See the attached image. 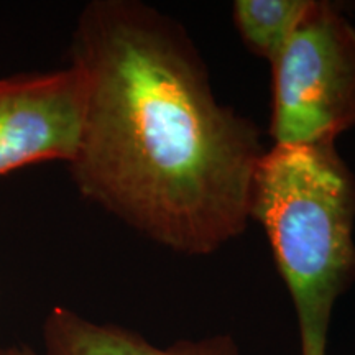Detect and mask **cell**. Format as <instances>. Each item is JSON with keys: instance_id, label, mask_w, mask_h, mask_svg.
Wrapping results in <instances>:
<instances>
[{"instance_id": "1", "label": "cell", "mask_w": 355, "mask_h": 355, "mask_svg": "<svg viewBox=\"0 0 355 355\" xmlns=\"http://www.w3.org/2000/svg\"><path fill=\"white\" fill-rule=\"evenodd\" d=\"M71 55L87 87L68 163L81 196L178 254L239 237L265 150L255 123L217 101L183 26L135 0H94Z\"/></svg>"}, {"instance_id": "2", "label": "cell", "mask_w": 355, "mask_h": 355, "mask_svg": "<svg viewBox=\"0 0 355 355\" xmlns=\"http://www.w3.org/2000/svg\"><path fill=\"white\" fill-rule=\"evenodd\" d=\"M252 219L263 227L295 304L301 355H327L332 311L355 282V176L336 144L265 152Z\"/></svg>"}, {"instance_id": "3", "label": "cell", "mask_w": 355, "mask_h": 355, "mask_svg": "<svg viewBox=\"0 0 355 355\" xmlns=\"http://www.w3.org/2000/svg\"><path fill=\"white\" fill-rule=\"evenodd\" d=\"M270 64L273 146L336 144L355 127V26L339 7L314 0Z\"/></svg>"}, {"instance_id": "4", "label": "cell", "mask_w": 355, "mask_h": 355, "mask_svg": "<svg viewBox=\"0 0 355 355\" xmlns=\"http://www.w3.org/2000/svg\"><path fill=\"white\" fill-rule=\"evenodd\" d=\"M86 78L68 68L0 78V176L43 162L71 163L81 139Z\"/></svg>"}, {"instance_id": "5", "label": "cell", "mask_w": 355, "mask_h": 355, "mask_svg": "<svg viewBox=\"0 0 355 355\" xmlns=\"http://www.w3.org/2000/svg\"><path fill=\"white\" fill-rule=\"evenodd\" d=\"M43 344L46 355H239V345L229 334L158 347L139 332L94 322L61 306L44 319Z\"/></svg>"}, {"instance_id": "6", "label": "cell", "mask_w": 355, "mask_h": 355, "mask_svg": "<svg viewBox=\"0 0 355 355\" xmlns=\"http://www.w3.org/2000/svg\"><path fill=\"white\" fill-rule=\"evenodd\" d=\"M313 6L314 0H237L234 25L248 50L272 63Z\"/></svg>"}, {"instance_id": "7", "label": "cell", "mask_w": 355, "mask_h": 355, "mask_svg": "<svg viewBox=\"0 0 355 355\" xmlns=\"http://www.w3.org/2000/svg\"><path fill=\"white\" fill-rule=\"evenodd\" d=\"M0 355H38L32 347L26 345H7L0 347Z\"/></svg>"}]
</instances>
